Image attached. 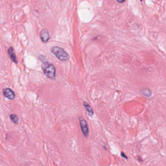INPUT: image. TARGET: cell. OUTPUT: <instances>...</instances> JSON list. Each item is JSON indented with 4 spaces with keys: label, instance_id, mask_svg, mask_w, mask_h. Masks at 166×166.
Masks as SVG:
<instances>
[{
    "label": "cell",
    "instance_id": "cell-6",
    "mask_svg": "<svg viewBox=\"0 0 166 166\" xmlns=\"http://www.w3.org/2000/svg\"><path fill=\"white\" fill-rule=\"evenodd\" d=\"M7 54L9 56V59L11 60L12 62L13 63H17L18 61H17V57L15 54V52L14 51V49L13 47L10 46V47L9 48L8 50H7Z\"/></svg>",
    "mask_w": 166,
    "mask_h": 166
},
{
    "label": "cell",
    "instance_id": "cell-2",
    "mask_svg": "<svg viewBox=\"0 0 166 166\" xmlns=\"http://www.w3.org/2000/svg\"><path fill=\"white\" fill-rule=\"evenodd\" d=\"M50 51L59 60L63 62L68 60L69 56L63 48L59 46H53L51 48Z\"/></svg>",
    "mask_w": 166,
    "mask_h": 166
},
{
    "label": "cell",
    "instance_id": "cell-9",
    "mask_svg": "<svg viewBox=\"0 0 166 166\" xmlns=\"http://www.w3.org/2000/svg\"><path fill=\"white\" fill-rule=\"evenodd\" d=\"M10 118L11 121L15 124H17L18 123L19 117L17 115L15 114H11L10 115Z\"/></svg>",
    "mask_w": 166,
    "mask_h": 166
},
{
    "label": "cell",
    "instance_id": "cell-10",
    "mask_svg": "<svg viewBox=\"0 0 166 166\" xmlns=\"http://www.w3.org/2000/svg\"><path fill=\"white\" fill-rule=\"evenodd\" d=\"M121 156H122V157H124L126 159H128V157H127V156H126L125 155V154L124 153V152H121Z\"/></svg>",
    "mask_w": 166,
    "mask_h": 166
},
{
    "label": "cell",
    "instance_id": "cell-5",
    "mask_svg": "<svg viewBox=\"0 0 166 166\" xmlns=\"http://www.w3.org/2000/svg\"><path fill=\"white\" fill-rule=\"evenodd\" d=\"M40 38L42 42L43 43H46L48 42L49 39H50V35H49V32L47 30L45 29L42 30L40 33Z\"/></svg>",
    "mask_w": 166,
    "mask_h": 166
},
{
    "label": "cell",
    "instance_id": "cell-8",
    "mask_svg": "<svg viewBox=\"0 0 166 166\" xmlns=\"http://www.w3.org/2000/svg\"><path fill=\"white\" fill-rule=\"evenodd\" d=\"M140 92L144 96L149 97L152 95L151 90L147 88H144L140 90Z\"/></svg>",
    "mask_w": 166,
    "mask_h": 166
},
{
    "label": "cell",
    "instance_id": "cell-11",
    "mask_svg": "<svg viewBox=\"0 0 166 166\" xmlns=\"http://www.w3.org/2000/svg\"><path fill=\"white\" fill-rule=\"evenodd\" d=\"M116 1H117V2H119V3H123L125 0H116Z\"/></svg>",
    "mask_w": 166,
    "mask_h": 166
},
{
    "label": "cell",
    "instance_id": "cell-4",
    "mask_svg": "<svg viewBox=\"0 0 166 166\" xmlns=\"http://www.w3.org/2000/svg\"><path fill=\"white\" fill-rule=\"evenodd\" d=\"M3 95L10 100H13L15 98V94L10 88H6L3 90Z\"/></svg>",
    "mask_w": 166,
    "mask_h": 166
},
{
    "label": "cell",
    "instance_id": "cell-3",
    "mask_svg": "<svg viewBox=\"0 0 166 166\" xmlns=\"http://www.w3.org/2000/svg\"><path fill=\"white\" fill-rule=\"evenodd\" d=\"M80 126L81 127V131L83 132L84 136L87 137L89 134V128H88L87 122L85 119H83L82 117L80 118Z\"/></svg>",
    "mask_w": 166,
    "mask_h": 166
},
{
    "label": "cell",
    "instance_id": "cell-7",
    "mask_svg": "<svg viewBox=\"0 0 166 166\" xmlns=\"http://www.w3.org/2000/svg\"><path fill=\"white\" fill-rule=\"evenodd\" d=\"M83 105L84 107H85L86 110L88 112V114L90 116H92L93 115V111L90 105L86 102H84Z\"/></svg>",
    "mask_w": 166,
    "mask_h": 166
},
{
    "label": "cell",
    "instance_id": "cell-12",
    "mask_svg": "<svg viewBox=\"0 0 166 166\" xmlns=\"http://www.w3.org/2000/svg\"><path fill=\"white\" fill-rule=\"evenodd\" d=\"M140 1H142V0H140Z\"/></svg>",
    "mask_w": 166,
    "mask_h": 166
},
{
    "label": "cell",
    "instance_id": "cell-1",
    "mask_svg": "<svg viewBox=\"0 0 166 166\" xmlns=\"http://www.w3.org/2000/svg\"><path fill=\"white\" fill-rule=\"evenodd\" d=\"M42 68L43 73L48 78L50 79H54L56 77V68L53 64L47 62L42 63Z\"/></svg>",
    "mask_w": 166,
    "mask_h": 166
}]
</instances>
